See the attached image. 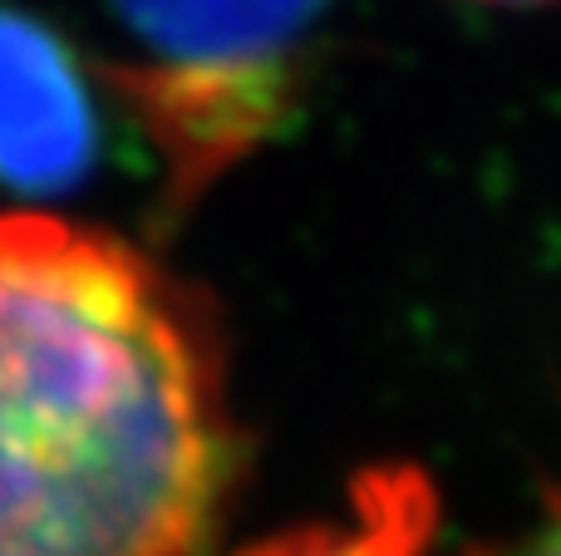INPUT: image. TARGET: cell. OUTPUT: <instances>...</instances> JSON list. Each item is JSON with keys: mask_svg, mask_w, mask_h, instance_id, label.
<instances>
[{"mask_svg": "<svg viewBox=\"0 0 561 556\" xmlns=\"http://www.w3.org/2000/svg\"><path fill=\"white\" fill-rule=\"evenodd\" d=\"M237 459L213 305L114 232L0 212V556H207Z\"/></svg>", "mask_w": 561, "mask_h": 556, "instance_id": "1", "label": "cell"}, {"mask_svg": "<svg viewBox=\"0 0 561 556\" xmlns=\"http://www.w3.org/2000/svg\"><path fill=\"white\" fill-rule=\"evenodd\" d=\"M124 55L99 65L187 207L266 143L300 99L310 35L335 0H99Z\"/></svg>", "mask_w": 561, "mask_h": 556, "instance_id": "2", "label": "cell"}, {"mask_svg": "<svg viewBox=\"0 0 561 556\" xmlns=\"http://www.w3.org/2000/svg\"><path fill=\"white\" fill-rule=\"evenodd\" d=\"M99 158V108L65 35L0 10V183L65 193Z\"/></svg>", "mask_w": 561, "mask_h": 556, "instance_id": "3", "label": "cell"}, {"mask_svg": "<svg viewBox=\"0 0 561 556\" xmlns=\"http://www.w3.org/2000/svg\"><path fill=\"white\" fill-rule=\"evenodd\" d=\"M434 532L438 498L428 478L409 463H394L359 473L345 518L276 532L242 556H428Z\"/></svg>", "mask_w": 561, "mask_h": 556, "instance_id": "4", "label": "cell"}, {"mask_svg": "<svg viewBox=\"0 0 561 556\" xmlns=\"http://www.w3.org/2000/svg\"><path fill=\"white\" fill-rule=\"evenodd\" d=\"M497 556H561V498L547 508V518L537 522L533 532H527L523 542H513V547H503Z\"/></svg>", "mask_w": 561, "mask_h": 556, "instance_id": "5", "label": "cell"}, {"mask_svg": "<svg viewBox=\"0 0 561 556\" xmlns=\"http://www.w3.org/2000/svg\"><path fill=\"white\" fill-rule=\"evenodd\" d=\"M483 5H547V0H483Z\"/></svg>", "mask_w": 561, "mask_h": 556, "instance_id": "6", "label": "cell"}]
</instances>
